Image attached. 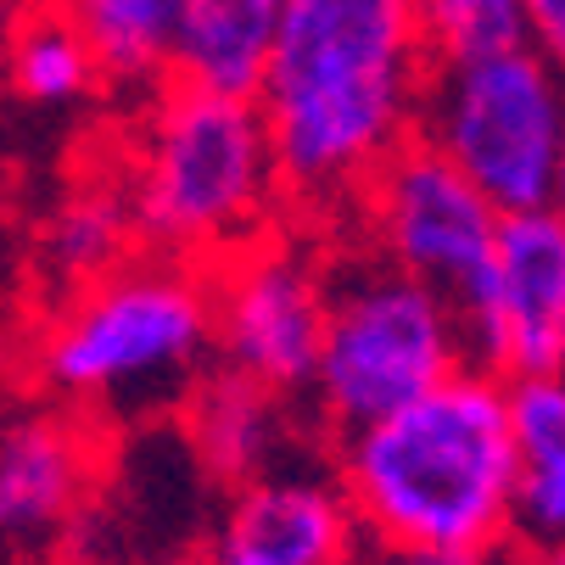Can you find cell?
Instances as JSON below:
<instances>
[{"label":"cell","instance_id":"cell-1","mask_svg":"<svg viewBox=\"0 0 565 565\" xmlns=\"http://www.w3.org/2000/svg\"><path fill=\"white\" fill-rule=\"evenodd\" d=\"M426 45L415 0H286L258 107L291 207H353L370 174L420 129Z\"/></svg>","mask_w":565,"mask_h":565},{"label":"cell","instance_id":"cell-2","mask_svg":"<svg viewBox=\"0 0 565 565\" xmlns=\"http://www.w3.org/2000/svg\"><path fill=\"white\" fill-rule=\"evenodd\" d=\"M521 465L510 381L465 364L409 409L342 437V493L381 554L493 559L515 543Z\"/></svg>","mask_w":565,"mask_h":565},{"label":"cell","instance_id":"cell-3","mask_svg":"<svg viewBox=\"0 0 565 565\" xmlns=\"http://www.w3.org/2000/svg\"><path fill=\"white\" fill-rule=\"evenodd\" d=\"M129 202L140 241L202 269L269 235L275 207H286V180L264 107L180 78L157 85L129 169Z\"/></svg>","mask_w":565,"mask_h":565},{"label":"cell","instance_id":"cell-4","mask_svg":"<svg viewBox=\"0 0 565 565\" xmlns=\"http://www.w3.org/2000/svg\"><path fill=\"white\" fill-rule=\"evenodd\" d=\"M213 353V275L185 258H140L90 286L40 337V375L62 403L191 386Z\"/></svg>","mask_w":565,"mask_h":565},{"label":"cell","instance_id":"cell-5","mask_svg":"<svg viewBox=\"0 0 565 565\" xmlns=\"http://www.w3.org/2000/svg\"><path fill=\"white\" fill-rule=\"evenodd\" d=\"M470 364L459 302L415 275L359 253L331 269V326L313 375V409L353 437Z\"/></svg>","mask_w":565,"mask_h":565},{"label":"cell","instance_id":"cell-6","mask_svg":"<svg viewBox=\"0 0 565 565\" xmlns=\"http://www.w3.org/2000/svg\"><path fill=\"white\" fill-rule=\"evenodd\" d=\"M415 135L459 163L499 213H543L565 163V73L532 45L431 67Z\"/></svg>","mask_w":565,"mask_h":565},{"label":"cell","instance_id":"cell-7","mask_svg":"<svg viewBox=\"0 0 565 565\" xmlns=\"http://www.w3.org/2000/svg\"><path fill=\"white\" fill-rule=\"evenodd\" d=\"M353 213L375 258L448 291L454 302L493 264L504 230L493 196L459 163H448L426 135H409L370 174V185L353 196Z\"/></svg>","mask_w":565,"mask_h":565},{"label":"cell","instance_id":"cell-8","mask_svg":"<svg viewBox=\"0 0 565 565\" xmlns=\"http://www.w3.org/2000/svg\"><path fill=\"white\" fill-rule=\"evenodd\" d=\"M213 275V353L286 397L313 392L331 326V264L269 230Z\"/></svg>","mask_w":565,"mask_h":565},{"label":"cell","instance_id":"cell-9","mask_svg":"<svg viewBox=\"0 0 565 565\" xmlns=\"http://www.w3.org/2000/svg\"><path fill=\"white\" fill-rule=\"evenodd\" d=\"M470 364L499 381L565 375V218L504 213L499 253L459 297Z\"/></svg>","mask_w":565,"mask_h":565},{"label":"cell","instance_id":"cell-10","mask_svg":"<svg viewBox=\"0 0 565 565\" xmlns=\"http://www.w3.org/2000/svg\"><path fill=\"white\" fill-rule=\"evenodd\" d=\"M102 476V431L78 403L0 420V543L51 548Z\"/></svg>","mask_w":565,"mask_h":565},{"label":"cell","instance_id":"cell-11","mask_svg":"<svg viewBox=\"0 0 565 565\" xmlns=\"http://www.w3.org/2000/svg\"><path fill=\"white\" fill-rule=\"evenodd\" d=\"M364 526L342 481L264 476L235 488L191 565H359Z\"/></svg>","mask_w":565,"mask_h":565},{"label":"cell","instance_id":"cell-12","mask_svg":"<svg viewBox=\"0 0 565 565\" xmlns=\"http://www.w3.org/2000/svg\"><path fill=\"white\" fill-rule=\"evenodd\" d=\"M286 437H291L286 392L241 375L230 364H213L185 386V443L196 465L213 481H224V488H247V481L275 476Z\"/></svg>","mask_w":565,"mask_h":565},{"label":"cell","instance_id":"cell-13","mask_svg":"<svg viewBox=\"0 0 565 565\" xmlns=\"http://www.w3.org/2000/svg\"><path fill=\"white\" fill-rule=\"evenodd\" d=\"M280 18H286V0H191L169 78L258 102L280 45Z\"/></svg>","mask_w":565,"mask_h":565},{"label":"cell","instance_id":"cell-14","mask_svg":"<svg viewBox=\"0 0 565 565\" xmlns=\"http://www.w3.org/2000/svg\"><path fill=\"white\" fill-rule=\"evenodd\" d=\"M185 7L191 0H73L67 12L90 34L107 85L157 90V85H169Z\"/></svg>","mask_w":565,"mask_h":565},{"label":"cell","instance_id":"cell-15","mask_svg":"<svg viewBox=\"0 0 565 565\" xmlns=\"http://www.w3.org/2000/svg\"><path fill=\"white\" fill-rule=\"evenodd\" d=\"M0 78L34 107H67V102H85L96 85H107L90 34L78 29L67 7L23 12V23L0 51Z\"/></svg>","mask_w":565,"mask_h":565},{"label":"cell","instance_id":"cell-16","mask_svg":"<svg viewBox=\"0 0 565 565\" xmlns=\"http://www.w3.org/2000/svg\"><path fill=\"white\" fill-rule=\"evenodd\" d=\"M140 235L135 224V202L129 185H90L56 207L51 235H45V253L51 264L73 280V286H90L113 269H124V247Z\"/></svg>","mask_w":565,"mask_h":565},{"label":"cell","instance_id":"cell-17","mask_svg":"<svg viewBox=\"0 0 565 565\" xmlns=\"http://www.w3.org/2000/svg\"><path fill=\"white\" fill-rule=\"evenodd\" d=\"M415 23L431 67H465L532 45L526 0H415Z\"/></svg>","mask_w":565,"mask_h":565},{"label":"cell","instance_id":"cell-18","mask_svg":"<svg viewBox=\"0 0 565 565\" xmlns=\"http://www.w3.org/2000/svg\"><path fill=\"white\" fill-rule=\"evenodd\" d=\"M559 537H565V448L521 465V499H515V543L543 548Z\"/></svg>","mask_w":565,"mask_h":565},{"label":"cell","instance_id":"cell-19","mask_svg":"<svg viewBox=\"0 0 565 565\" xmlns=\"http://www.w3.org/2000/svg\"><path fill=\"white\" fill-rule=\"evenodd\" d=\"M510 420H515L521 459L565 448V375L510 381Z\"/></svg>","mask_w":565,"mask_h":565},{"label":"cell","instance_id":"cell-20","mask_svg":"<svg viewBox=\"0 0 565 565\" xmlns=\"http://www.w3.org/2000/svg\"><path fill=\"white\" fill-rule=\"evenodd\" d=\"M526 34L532 51H543L565 73V0H526Z\"/></svg>","mask_w":565,"mask_h":565},{"label":"cell","instance_id":"cell-21","mask_svg":"<svg viewBox=\"0 0 565 565\" xmlns=\"http://www.w3.org/2000/svg\"><path fill=\"white\" fill-rule=\"evenodd\" d=\"M386 565H493V559H459V554H386Z\"/></svg>","mask_w":565,"mask_h":565},{"label":"cell","instance_id":"cell-22","mask_svg":"<svg viewBox=\"0 0 565 565\" xmlns=\"http://www.w3.org/2000/svg\"><path fill=\"white\" fill-rule=\"evenodd\" d=\"M23 12H29L23 0H0V51H7V40H12V29L23 23Z\"/></svg>","mask_w":565,"mask_h":565},{"label":"cell","instance_id":"cell-23","mask_svg":"<svg viewBox=\"0 0 565 565\" xmlns=\"http://www.w3.org/2000/svg\"><path fill=\"white\" fill-rule=\"evenodd\" d=\"M521 565H565V537L559 543H543V548H526Z\"/></svg>","mask_w":565,"mask_h":565},{"label":"cell","instance_id":"cell-24","mask_svg":"<svg viewBox=\"0 0 565 565\" xmlns=\"http://www.w3.org/2000/svg\"><path fill=\"white\" fill-rule=\"evenodd\" d=\"M29 12H56V7H73V0H23Z\"/></svg>","mask_w":565,"mask_h":565},{"label":"cell","instance_id":"cell-25","mask_svg":"<svg viewBox=\"0 0 565 565\" xmlns=\"http://www.w3.org/2000/svg\"><path fill=\"white\" fill-rule=\"evenodd\" d=\"M554 213L565 218V163H559V191H554Z\"/></svg>","mask_w":565,"mask_h":565}]
</instances>
